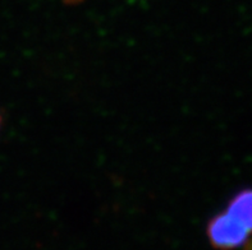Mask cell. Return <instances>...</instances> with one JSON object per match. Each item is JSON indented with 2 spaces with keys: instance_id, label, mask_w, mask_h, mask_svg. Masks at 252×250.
<instances>
[{
  "instance_id": "cell-4",
  "label": "cell",
  "mask_w": 252,
  "mask_h": 250,
  "mask_svg": "<svg viewBox=\"0 0 252 250\" xmlns=\"http://www.w3.org/2000/svg\"><path fill=\"white\" fill-rule=\"evenodd\" d=\"M67 4H78V3H82L83 0H64Z\"/></svg>"
},
{
  "instance_id": "cell-3",
  "label": "cell",
  "mask_w": 252,
  "mask_h": 250,
  "mask_svg": "<svg viewBox=\"0 0 252 250\" xmlns=\"http://www.w3.org/2000/svg\"><path fill=\"white\" fill-rule=\"evenodd\" d=\"M243 250H252V239H250L246 244H245V249Z\"/></svg>"
},
{
  "instance_id": "cell-2",
  "label": "cell",
  "mask_w": 252,
  "mask_h": 250,
  "mask_svg": "<svg viewBox=\"0 0 252 250\" xmlns=\"http://www.w3.org/2000/svg\"><path fill=\"white\" fill-rule=\"evenodd\" d=\"M237 225L252 235V189H245L232 198L224 211Z\"/></svg>"
},
{
  "instance_id": "cell-5",
  "label": "cell",
  "mask_w": 252,
  "mask_h": 250,
  "mask_svg": "<svg viewBox=\"0 0 252 250\" xmlns=\"http://www.w3.org/2000/svg\"><path fill=\"white\" fill-rule=\"evenodd\" d=\"M0 125H1V117H0Z\"/></svg>"
},
{
  "instance_id": "cell-1",
  "label": "cell",
  "mask_w": 252,
  "mask_h": 250,
  "mask_svg": "<svg viewBox=\"0 0 252 250\" xmlns=\"http://www.w3.org/2000/svg\"><path fill=\"white\" fill-rule=\"evenodd\" d=\"M206 235L211 247L217 250L238 249L250 240V235L224 211L208 222Z\"/></svg>"
}]
</instances>
